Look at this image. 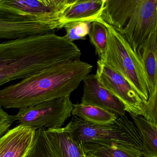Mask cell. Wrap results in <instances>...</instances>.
Segmentation results:
<instances>
[{
    "mask_svg": "<svg viewBox=\"0 0 157 157\" xmlns=\"http://www.w3.org/2000/svg\"><path fill=\"white\" fill-rule=\"evenodd\" d=\"M81 51L55 33L31 36L0 43V87L46 68L77 60Z\"/></svg>",
    "mask_w": 157,
    "mask_h": 157,
    "instance_id": "obj_1",
    "label": "cell"
},
{
    "mask_svg": "<svg viewBox=\"0 0 157 157\" xmlns=\"http://www.w3.org/2000/svg\"><path fill=\"white\" fill-rule=\"evenodd\" d=\"M92 67L79 59L48 67L0 89V106L20 110L70 96Z\"/></svg>",
    "mask_w": 157,
    "mask_h": 157,
    "instance_id": "obj_2",
    "label": "cell"
},
{
    "mask_svg": "<svg viewBox=\"0 0 157 157\" xmlns=\"http://www.w3.org/2000/svg\"><path fill=\"white\" fill-rule=\"evenodd\" d=\"M98 21L116 29L140 57L157 30V0H106Z\"/></svg>",
    "mask_w": 157,
    "mask_h": 157,
    "instance_id": "obj_3",
    "label": "cell"
},
{
    "mask_svg": "<svg viewBox=\"0 0 157 157\" xmlns=\"http://www.w3.org/2000/svg\"><path fill=\"white\" fill-rule=\"evenodd\" d=\"M101 23L108 28V40L105 56L100 61L123 77L147 102L153 88L141 58L116 29Z\"/></svg>",
    "mask_w": 157,
    "mask_h": 157,
    "instance_id": "obj_4",
    "label": "cell"
},
{
    "mask_svg": "<svg viewBox=\"0 0 157 157\" xmlns=\"http://www.w3.org/2000/svg\"><path fill=\"white\" fill-rule=\"evenodd\" d=\"M83 143L118 144L143 151L142 136L134 122L124 115L111 124L96 125L73 116L65 126Z\"/></svg>",
    "mask_w": 157,
    "mask_h": 157,
    "instance_id": "obj_5",
    "label": "cell"
},
{
    "mask_svg": "<svg viewBox=\"0 0 157 157\" xmlns=\"http://www.w3.org/2000/svg\"><path fill=\"white\" fill-rule=\"evenodd\" d=\"M73 109L70 96H67L21 109L14 117L20 125L36 130L59 129L71 116Z\"/></svg>",
    "mask_w": 157,
    "mask_h": 157,
    "instance_id": "obj_6",
    "label": "cell"
},
{
    "mask_svg": "<svg viewBox=\"0 0 157 157\" xmlns=\"http://www.w3.org/2000/svg\"><path fill=\"white\" fill-rule=\"evenodd\" d=\"M64 26L61 17L22 16L0 8V39L10 40L55 33Z\"/></svg>",
    "mask_w": 157,
    "mask_h": 157,
    "instance_id": "obj_7",
    "label": "cell"
},
{
    "mask_svg": "<svg viewBox=\"0 0 157 157\" xmlns=\"http://www.w3.org/2000/svg\"><path fill=\"white\" fill-rule=\"evenodd\" d=\"M95 75L101 86L116 96L123 104L125 111L144 116L147 102L119 73L98 60Z\"/></svg>",
    "mask_w": 157,
    "mask_h": 157,
    "instance_id": "obj_8",
    "label": "cell"
},
{
    "mask_svg": "<svg viewBox=\"0 0 157 157\" xmlns=\"http://www.w3.org/2000/svg\"><path fill=\"white\" fill-rule=\"evenodd\" d=\"M75 0H0V8L22 16L59 17Z\"/></svg>",
    "mask_w": 157,
    "mask_h": 157,
    "instance_id": "obj_9",
    "label": "cell"
},
{
    "mask_svg": "<svg viewBox=\"0 0 157 157\" xmlns=\"http://www.w3.org/2000/svg\"><path fill=\"white\" fill-rule=\"evenodd\" d=\"M81 103L110 112L118 117L126 114L123 103L109 90L101 86L96 75L89 74L83 80Z\"/></svg>",
    "mask_w": 157,
    "mask_h": 157,
    "instance_id": "obj_10",
    "label": "cell"
},
{
    "mask_svg": "<svg viewBox=\"0 0 157 157\" xmlns=\"http://www.w3.org/2000/svg\"><path fill=\"white\" fill-rule=\"evenodd\" d=\"M42 129L46 143L54 157H85L83 143L66 127Z\"/></svg>",
    "mask_w": 157,
    "mask_h": 157,
    "instance_id": "obj_11",
    "label": "cell"
},
{
    "mask_svg": "<svg viewBox=\"0 0 157 157\" xmlns=\"http://www.w3.org/2000/svg\"><path fill=\"white\" fill-rule=\"evenodd\" d=\"M35 128L19 124L0 137V157H26L35 140Z\"/></svg>",
    "mask_w": 157,
    "mask_h": 157,
    "instance_id": "obj_12",
    "label": "cell"
},
{
    "mask_svg": "<svg viewBox=\"0 0 157 157\" xmlns=\"http://www.w3.org/2000/svg\"><path fill=\"white\" fill-rule=\"evenodd\" d=\"M106 0H75L63 14L65 25L80 21H98Z\"/></svg>",
    "mask_w": 157,
    "mask_h": 157,
    "instance_id": "obj_13",
    "label": "cell"
},
{
    "mask_svg": "<svg viewBox=\"0 0 157 157\" xmlns=\"http://www.w3.org/2000/svg\"><path fill=\"white\" fill-rule=\"evenodd\" d=\"M86 155L92 157H142L143 151L118 144L83 143Z\"/></svg>",
    "mask_w": 157,
    "mask_h": 157,
    "instance_id": "obj_14",
    "label": "cell"
},
{
    "mask_svg": "<svg viewBox=\"0 0 157 157\" xmlns=\"http://www.w3.org/2000/svg\"><path fill=\"white\" fill-rule=\"evenodd\" d=\"M72 115L96 125H109L118 118L114 113L106 110L81 103L73 104Z\"/></svg>",
    "mask_w": 157,
    "mask_h": 157,
    "instance_id": "obj_15",
    "label": "cell"
},
{
    "mask_svg": "<svg viewBox=\"0 0 157 157\" xmlns=\"http://www.w3.org/2000/svg\"><path fill=\"white\" fill-rule=\"evenodd\" d=\"M130 114L142 136L143 157H157V126L143 116Z\"/></svg>",
    "mask_w": 157,
    "mask_h": 157,
    "instance_id": "obj_16",
    "label": "cell"
},
{
    "mask_svg": "<svg viewBox=\"0 0 157 157\" xmlns=\"http://www.w3.org/2000/svg\"><path fill=\"white\" fill-rule=\"evenodd\" d=\"M140 57L154 89L157 81V30L143 46Z\"/></svg>",
    "mask_w": 157,
    "mask_h": 157,
    "instance_id": "obj_17",
    "label": "cell"
},
{
    "mask_svg": "<svg viewBox=\"0 0 157 157\" xmlns=\"http://www.w3.org/2000/svg\"><path fill=\"white\" fill-rule=\"evenodd\" d=\"M90 41L94 46L96 54L99 60L104 58L108 46V29L103 23L98 21L91 23L90 31L88 34Z\"/></svg>",
    "mask_w": 157,
    "mask_h": 157,
    "instance_id": "obj_18",
    "label": "cell"
},
{
    "mask_svg": "<svg viewBox=\"0 0 157 157\" xmlns=\"http://www.w3.org/2000/svg\"><path fill=\"white\" fill-rule=\"evenodd\" d=\"M91 22L85 21L66 24L63 28L66 31L64 37L72 42L78 40L86 39L90 31Z\"/></svg>",
    "mask_w": 157,
    "mask_h": 157,
    "instance_id": "obj_19",
    "label": "cell"
},
{
    "mask_svg": "<svg viewBox=\"0 0 157 157\" xmlns=\"http://www.w3.org/2000/svg\"><path fill=\"white\" fill-rule=\"evenodd\" d=\"M26 157H54L46 143L42 129L36 131L33 145Z\"/></svg>",
    "mask_w": 157,
    "mask_h": 157,
    "instance_id": "obj_20",
    "label": "cell"
},
{
    "mask_svg": "<svg viewBox=\"0 0 157 157\" xmlns=\"http://www.w3.org/2000/svg\"><path fill=\"white\" fill-rule=\"evenodd\" d=\"M143 117L157 126V81L147 102L145 113Z\"/></svg>",
    "mask_w": 157,
    "mask_h": 157,
    "instance_id": "obj_21",
    "label": "cell"
},
{
    "mask_svg": "<svg viewBox=\"0 0 157 157\" xmlns=\"http://www.w3.org/2000/svg\"><path fill=\"white\" fill-rule=\"evenodd\" d=\"M15 120L14 116L9 115L0 106V137L10 130Z\"/></svg>",
    "mask_w": 157,
    "mask_h": 157,
    "instance_id": "obj_22",
    "label": "cell"
},
{
    "mask_svg": "<svg viewBox=\"0 0 157 157\" xmlns=\"http://www.w3.org/2000/svg\"><path fill=\"white\" fill-rule=\"evenodd\" d=\"M85 157H92L90 156H88V155H86V156H85Z\"/></svg>",
    "mask_w": 157,
    "mask_h": 157,
    "instance_id": "obj_23",
    "label": "cell"
}]
</instances>
